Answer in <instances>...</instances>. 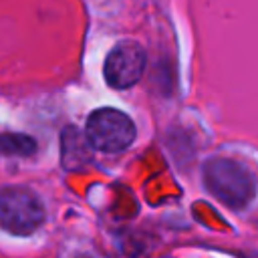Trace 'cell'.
<instances>
[{"instance_id": "1", "label": "cell", "mask_w": 258, "mask_h": 258, "mask_svg": "<svg viewBox=\"0 0 258 258\" xmlns=\"http://www.w3.org/2000/svg\"><path fill=\"white\" fill-rule=\"evenodd\" d=\"M204 183L214 198L234 210L246 208L256 194V181L250 171L226 157H214L204 165Z\"/></svg>"}, {"instance_id": "2", "label": "cell", "mask_w": 258, "mask_h": 258, "mask_svg": "<svg viewBox=\"0 0 258 258\" xmlns=\"http://www.w3.org/2000/svg\"><path fill=\"white\" fill-rule=\"evenodd\" d=\"M44 222V208L36 194L26 187H4L0 191V228L26 236Z\"/></svg>"}, {"instance_id": "3", "label": "cell", "mask_w": 258, "mask_h": 258, "mask_svg": "<svg viewBox=\"0 0 258 258\" xmlns=\"http://www.w3.org/2000/svg\"><path fill=\"white\" fill-rule=\"evenodd\" d=\"M87 139L103 153H119L133 143L135 125L117 109H99L87 121Z\"/></svg>"}, {"instance_id": "4", "label": "cell", "mask_w": 258, "mask_h": 258, "mask_svg": "<svg viewBox=\"0 0 258 258\" xmlns=\"http://www.w3.org/2000/svg\"><path fill=\"white\" fill-rule=\"evenodd\" d=\"M145 71V54L139 44L135 42H121L117 44L107 60H105V79L115 89H129L133 87Z\"/></svg>"}, {"instance_id": "5", "label": "cell", "mask_w": 258, "mask_h": 258, "mask_svg": "<svg viewBox=\"0 0 258 258\" xmlns=\"http://www.w3.org/2000/svg\"><path fill=\"white\" fill-rule=\"evenodd\" d=\"M34 149V143L22 135H6L0 137V151L4 153H18V155H28Z\"/></svg>"}, {"instance_id": "6", "label": "cell", "mask_w": 258, "mask_h": 258, "mask_svg": "<svg viewBox=\"0 0 258 258\" xmlns=\"http://www.w3.org/2000/svg\"><path fill=\"white\" fill-rule=\"evenodd\" d=\"M79 258H89V256H79Z\"/></svg>"}]
</instances>
